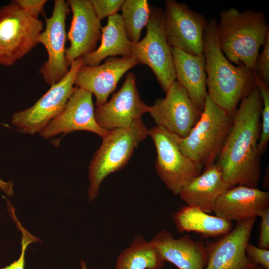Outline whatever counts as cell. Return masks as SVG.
I'll return each instance as SVG.
<instances>
[{
    "instance_id": "cell-1",
    "label": "cell",
    "mask_w": 269,
    "mask_h": 269,
    "mask_svg": "<svg viewBox=\"0 0 269 269\" xmlns=\"http://www.w3.org/2000/svg\"><path fill=\"white\" fill-rule=\"evenodd\" d=\"M262 100L257 87L243 98L217 163L229 188L237 185L257 188L261 176L258 145Z\"/></svg>"
},
{
    "instance_id": "cell-2",
    "label": "cell",
    "mask_w": 269,
    "mask_h": 269,
    "mask_svg": "<svg viewBox=\"0 0 269 269\" xmlns=\"http://www.w3.org/2000/svg\"><path fill=\"white\" fill-rule=\"evenodd\" d=\"M217 21L208 22L203 34V55L207 94L228 114L233 116L239 101L256 86L252 71L240 64L236 66L221 51L217 39Z\"/></svg>"
},
{
    "instance_id": "cell-3",
    "label": "cell",
    "mask_w": 269,
    "mask_h": 269,
    "mask_svg": "<svg viewBox=\"0 0 269 269\" xmlns=\"http://www.w3.org/2000/svg\"><path fill=\"white\" fill-rule=\"evenodd\" d=\"M219 15L217 31L221 51L230 62L254 73L259 49L269 32L264 13L231 8L221 10Z\"/></svg>"
},
{
    "instance_id": "cell-4",
    "label": "cell",
    "mask_w": 269,
    "mask_h": 269,
    "mask_svg": "<svg viewBox=\"0 0 269 269\" xmlns=\"http://www.w3.org/2000/svg\"><path fill=\"white\" fill-rule=\"evenodd\" d=\"M233 116L217 106L207 95L201 116L184 138L175 135L181 152L205 168L214 163L226 141Z\"/></svg>"
},
{
    "instance_id": "cell-5",
    "label": "cell",
    "mask_w": 269,
    "mask_h": 269,
    "mask_svg": "<svg viewBox=\"0 0 269 269\" xmlns=\"http://www.w3.org/2000/svg\"><path fill=\"white\" fill-rule=\"evenodd\" d=\"M148 134L149 130L141 120L126 128L111 130L102 138V142L89 165V201L97 198L106 177L127 164L134 149Z\"/></svg>"
},
{
    "instance_id": "cell-6",
    "label": "cell",
    "mask_w": 269,
    "mask_h": 269,
    "mask_svg": "<svg viewBox=\"0 0 269 269\" xmlns=\"http://www.w3.org/2000/svg\"><path fill=\"white\" fill-rule=\"evenodd\" d=\"M43 23L11 1L0 8V65L11 66L38 43Z\"/></svg>"
},
{
    "instance_id": "cell-7",
    "label": "cell",
    "mask_w": 269,
    "mask_h": 269,
    "mask_svg": "<svg viewBox=\"0 0 269 269\" xmlns=\"http://www.w3.org/2000/svg\"><path fill=\"white\" fill-rule=\"evenodd\" d=\"M144 38L132 43V56L139 63L148 66L153 72L165 92L176 81L172 47L168 43L165 31L164 12L160 8H151Z\"/></svg>"
},
{
    "instance_id": "cell-8",
    "label": "cell",
    "mask_w": 269,
    "mask_h": 269,
    "mask_svg": "<svg viewBox=\"0 0 269 269\" xmlns=\"http://www.w3.org/2000/svg\"><path fill=\"white\" fill-rule=\"evenodd\" d=\"M82 64V58L74 61L65 76L50 86L33 105L13 114L12 124L23 133L31 135L40 133L64 110L74 90L75 77Z\"/></svg>"
},
{
    "instance_id": "cell-9",
    "label": "cell",
    "mask_w": 269,
    "mask_h": 269,
    "mask_svg": "<svg viewBox=\"0 0 269 269\" xmlns=\"http://www.w3.org/2000/svg\"><path fill=\"white\" fill-rule=\"evenodd\" d=\"M155 144L157 158L155 168L166 187L178 195L182 188L201 173L202 167L180 151L175 135L156 125L149 130Z\"/></svg>"
},
{
    "instance_id": "cell-10",
    "label": "cell",
    "mask_w": 269,
    "mask_h": 269,
    "mask_svg": "<svg viewBox=\"0 0 269 269\" xmlns=\"http://www.w3.org/2000/svg\"><path fill=\"white\" fill-rule=\"evenodd\" d=\"M164 12L166 38L172 47L203 55V34L207 24L204 16L174 0L165 1Z\"/></svg>"
},
{
    "instance_id": "cell-11",
    "label": "cell",
    "mask_w": 269,
    "mask_h": 269,
    "mask_svg": "<svg viewBox=\"0 0 269 269\" xmlns=\"http://www.w3.org/2000/svg\"><path fill=\"white\" fill-rule=\"evenodd\" d=\"M201 112L176 80L166 91L165 97L156 100L148 111L156 125L180 138L189 134Z\"/></svg>"
},
{
    "instance_id": "cell-12",
    "label": "cell",
    "mask_w": 269,
    "mask_h": 269,
    "mask_svg": "<svg viewBox=\"0 0 269 269\" xmlns=\"http://www.w3.org/2000/svg\"><path fill=\"white\" fill-rule=\"evenodd\" d=\"M69 7L64 0H55L51 16L45 18L46 27L39 43L46 49L48 59L39 70L46 84L51 86L61 80L69 69L65 57L66 19Z\"/></svg>"
},
{
    "instance_id": "cell-13",
    "label": "cell",
    "mask_w": 269,
    "mask_h": 269,
    "mask_svg": "<svg viewBox=\"0 0 269 269\" xmlns=\"http://www.w3.org/2000/svg\"><path fill=\"white\" fill-rule=\"evenodd\" d=\"M148 108L140 98L135 74L129 72L121 88L110 100L95 109V116L101 127L111 131L126 128L142 120Z\"/></svg>"
},
{
    "instance_id": "cell-14",
    "label": "cell",
    "mask_w": 269,
    "mask_h": 269,
    "mask_svg": "<svg viewBox=\"0 0 269 269\" xmlns=\"http://www.w3.org/2000/svg\"><path fill=\"white\" fill-rule=\"evenodd\" d=\"M92 96L90 92L75 86L64 110L39 133L41 136L48 139L60 134L86 131L102 138L105 137L110 131L104 129L97 122Z\"/></svg>"
},
{
    "instance_id": "cell-15",
    "label": "cell",
    "mask_w": 269,
    "mask_h": 269,
    "mask_svg": "<svg viewBox=\"0 0 269 269\" xmlns=\"http://www.w3.org/2000/svg\"><path fill=\"white\" fill-rule=\"evenodd\" d=\"M256 218L237 222L235 227L215 242L206 245L204 269H247L255 265L246 255Z\"/></svg>"
},
{
    "instance_id": "cell-16",
    "label": "cell",
    "mask_w": 269,
    "mask_h": 269,
    "mask_svg": "<svg viewBox=\"0 0 269 269\" xmlns=\"http://www.w3.org/2000/svg\"><path fill=\"white\" fill-rule=\"evenodd\" d=\"M72 19L67 35L69 47L65 57L70 66L75 60L83 58L96 49L101 38L100 20L96 16L89 0H68Z\"/></svg>"
},
{
    "instance_id": "cell-17",
    "label": "cell",
    "mask_w": 269,
    "mask_h": 269,
    "mask_svg": "<svg viewBox=\"0 0 269 269\" xmlns=\"http://www.w3.org/2000/svg\"><path fill=\"white\" fill-rule=\"evenodd\" d=\"M139 64L136 58L131 56L113 57L94 66L82 65L77 73L74 85L94 94L98 107L107 101L124 74Z\"/></svg>"
},
{
    "instance_id": "cell-18",
    "label": "cell",
    "mask_w": 269,
    "mask_h": 269,
    "mask_svg": "<svg viewBox=\"0 0 269 269\" xmlns=\"http://www.w3.org/2000/svg\"><path fill=\"white\" fill-rule=\"evenodd\" d=\"M269 208V192L244 185L227 190L218 199L215 215L237 222L257 216Z\"/></svg>"
},
{
    "instance_id": "cell-19",
    "label": "cell",
    "mask_w": 269,
    "mask_h": 269,
    "mask_svg": "<svg viewBox=\"0 0 269 269\" xmlns=\"http://www.w3.org/2000/svg\"><path fill=\"white\" fill-rule=\"evenodd\" d=\"M165 261L178 269H204L207 263L206 244L188 235L175 238L167 230L157 233L150 241Z\"/></svg>"
},
{
    "instance_id": "cell-20",
    "label": "cell",
    "mask_w": 269,
    "mask_h": 269,
    "mask_svg": "<svg viewBox=\"0 0 269 269\" xmlns=\"http://www.w3.org/2000/svg\"><path fill=\"white\" fill-rule=\"evenodd\" d=\"M229 189L220 168L213 163L184 186L178 195L187 205L210 214L219 197Z\"/></svg>"
},
{
    "instance_id": "cell-21",
    "label": "cell",
    "mask_w": 269,
    "mask_h": 269,
    "mask_svg": "<svg viewBox=\"0 0 269 269\" xmlns=\"http://www.w3.org/2000/svg\"><path fill=\"white\" fill-rule=\"evenodd\" d=\"M172 53L176 80L202 112L207 95L204 57L174 47Z\"/></svg>"
},
{
    "instance_id": "cell-22",
    "label": "cell",
    "mask_w": 269,
    "mask_h": 269,
    "mask_svg": "<svg viewBox=\"0 0 269 269\" xmlns=\"http://www.w3.org/2000/svg\"><path fill=\"white\" fill-rule=\"evenodd\" d=\"M99 47L82 58V65L94 66L109 57L132 56V42L128 39L120 14L108 17L106 25L101 28Z\"/></svg>"
},
{
    "instance_id": "cell-23",
    "label": "cell",
    "mask_w": 269,
    "mask_h": 269,
    "mask_svg": "<svg viewBox=\"0 0 269 269\" xmlns=\"http://www.w3.org/2000/svg\"><path fill=\"white\" fill-rule=\"evenodd\" d=\"M173 218L179 232H193L205 237L223 236L233 229L232 221L188 205L175 212Z\"/></svg>"
},
{
    "instance_id": "cell-24",
    "label": "cell",
    "mask_w": 269,
    "mask_h": 269,
    "mask_svg": "<svg viewBox=\"0 0 269 269\" xmlns=\"http://www.w3.org/2000/svg\"><path fill=\"white\" fill-rule=\"evenodd\" d=\"M165 262L151 241L137 236L119 254L115 269H162Z\"/></svg>"
},
{
    "instance_id": "cell-25",
    "label": "cell",
    "mask_w": 269,
    "mask_h": 269,
    "mask_svg": "<svg viewBox=\"0 0 269 269\" xmlns=\"http://www.w3.org/2000/svg\"><path fill=\"white\" fill-rule=\"evenodd\" d=\"M120 10V15L128 39L132 43L138 42L151 13L148 0H124Z\"/></svg>"
},
{
    "instance_id": "cell-26",
    "label": "cell",
    "mask_w": 269,
    "mask_h": 269,
    "mask_svg": "<svg viewBox=\"0 0 269 269\" xmlns=\"http://www.w3.org/2000/svg\"><path fill=\"white\" fill-rule=\"evenodd\" d=\"M255 82L262 100L261 133L258 145V151L261 156L266 149L269 139V86L266 85L256 77Z\"/></svg>"
},
{
    "instance_id": "cell-27",
    "label": "cell",
    "mask_w": 269,
    "mask_h": 269,
    "mask_svg": "<svg viewBox=\"0 0 269 269\" xmlns=\"http://www.w3.org/2000/svg\"><path fill=\"white\" fill-rule=\"evenodd\" d=\"M263 50L259 54L255 66V76L266 85H269V32L262 46Z\"/></svg>"
},
{
    "instance_id": "cell-28",
    "label": "cell",
    "mask_w": 269,
    "mask_h": 269,
    "mask_svg": "<svg viewBox=\"0 0 269 269\" xmlns=\"http://www.w3.org/2000/svg\"><path fill=\"white\" fill-rule=\"evenodd\" d=\"M99 20L112 16L120 10L124 0H89Z\"/></svg>"
},
{
    "instance_id": "cell-29",
    "label": "cell",
    "mask_w": 269,
    "mask_h": 269,
    "mask_svg": "<svg viewBox=\"0 0 269 269\" xmlns=\"http://www.w3.org/2000/svg\"><path fill=\"white\" fill-rule=\"evenodd\" d=\"M18 227L21 231V254L18 259L9 265L0 269H24L25 256L26 249L29 245L33 242L38 241V239L32 235L27 230L23 228L20 222L17 220Z\"/></svg>"
},
{
    "instance_id": "cell-30",
    "label": "cell",
    "mask_w": 269,
    "mask_h": 269,
    "mask_svg": "<svg viewBox=\"0 0 269 269\" xmlns=\"http://www.w3.org/2000/svg\"><path fill=\"white\" fill-rule=\"evenodd\" d=\"M245 252L247 257L253 264L269 269V249L259 248L249 242Z\"/></svg>"
},
{
    "instance_id": "cell-31",
    "label": "cell",
    "mask_w": 269,
    "mask_h": 269,
    "mask_svg": "<svg viewBox=\"0 0 269 269\" xmlns=\"http://www.w3.org/2000/svg\"><path fill=\"white\" fill-rule=\"evenodd\" d=\"M22 9L38 18V16L43 9L47 0H12Z\"/></svg>"
},
{
    "instance_id": "cell-32",
    "label": "cell",
    "mask_w": 269,
    "mask_h": 269,
    "mask_svg": "<svg viewBox=\"0 0 269 269\" xmlns=\"http://www.w3.org/2000/svg\"><path fill=\"white\" fill-rule=\"evenodd\" d=\"M260 231L258 247L269 249V208L260 216Z\"/></svg>"
},
{
    "instance_id": "cell-33",
    "label": "cell",
    "mask_w": 269,
    "mask_h": 269,
    "mask_svg": "<svg viewBox=\"0 0 269 269\" xmlns=\"http://www.w3.org/2000/svg\"><path fill=\"white\" fill-rule=\"evenodd\" d=\"M13 183L12 182H5L0 178V189L8 196L13 195Z\"/></svg>"
},
{
    "instance_id": "cell-34",
    "label": "cell",
    "mask_w": 269,
    "mask_h": 269,
    "mask_svg": "<svg viewBox=\"0 0 269 269\" xmlns=\"http://www.w3.org/2000/svg\"><path fill=\"white\" fill-rule=\"evenodd\" d=\"M247 269H266V268L259 265H255L252 267H250Z\"/></svg>"
},
{
    "instance_id": "cell-35",
    "label": "cell",
    "mask_w": 269,
    "mask_h": 269,
    "mask_svg": "<svg viewBox=\"0 0 269 269\" xmlns=\"http://www.w3.org/2000/svg\"><path fill=\"white\" fill-rule=\"evenodd\" d=\"M81 269H88L87 267L86 263L83 261H81Z\"/></svg>"
}]
</instances>
